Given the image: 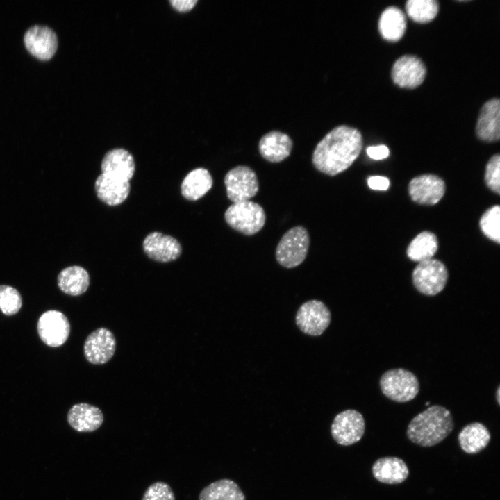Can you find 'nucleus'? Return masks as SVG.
Instances as JSON below:
<instances>
[{"mask_svg":"<svg viewBox=\"0 0 500 500\" xmlns=\"http://www.w3.org/2000/svg\"><path fill=\"white\" fill-rule=\"evenodd\" d=\"M362 148V137L356 128L338 126L329 131L317 144L312 157L314 167L333 176L348 169Z\"/></svg>","mask_w":500,"mask_h":500,"instance_id":"f257e3e1","label":"nucleus"},{"mask_svg":"<svg viewBox=\"0 0 500 500\" xmlns=\"http://www.w3.org/2000/svg\"><path fill=\"white\" fill-rule=\"evenodd\" d=\"M454 422L449 410L433 405L414 417L408 425L406 435L410 441L424 447L435 446L453 431Z\"/></svg>","mask_w":500,"mask_h":500,"instance_id":"f03ea898","label":"nucleus"},{"mask_svg":"<svg viewBox=\"0 0 500 500\" xmlns=\"http://www.w3.org/2000/svg\"><path fill=\"white\" fill-rule=\"evenodd\" d=\"M379 385L386 397L398 403L412 400L419 392V382L417 376L403 368L385 372L380 378Z\"/></svg>","mask_w":500,"mask_h":500,"instance_id":"7ed1b4c3","label":"nucleus"},{"mask_svg":"<svg viewBox=\"0 0 500 500\" xmlns=\"http://www.w3.org/2000/svg\"><path fill=\"white\" fill-rule=\"evenodd\" d=\"M224 219L234 230L252 235L262 228L266 215L260 205L248 200L231 204L225 211Z\"/></svg>","mask_w":500,"mask_h":500,"instance_id":"20e7f679","label":"nucleus"},{"mask_svg":"<svg viewBox=\"0 0 500 500\" xmlns=\"http://www.w3.org/2000/svg\"><path fill=\"white\" fill-rule=\"evenodd\" d=\"M310 246V236L306 228L297 226L281 238L276 249L277 262L285 268H293L306 259Z\"/></svg>","mask_w":500,"mask_h":500,"instance_id":"39448f33","label":"nucleus"},{"mask_svg":"<svg viewBox=\"0 0 500 500\" xmlns=\"http://www.w3.org/2000/svg\"><path fill=\"white\" fill-rule=\"evenodd\" d=\"M448 271L440 260L429 259L419 262L412 274L413 285L420 293L435 296L446 286Z\"/></svg>","mask_w":500,"mask_h":500,"instance_id":"423d86ee","label":"nucleus"},{"mask_svg":"<svg viewBox=\"0 0 500 500\" xmlns=\"http://www.w3.org/2000/svg\"><path fill=\"white\" fill-rule=\"evenodd\" d=\"M224 181L227 197L233 203L248 201L258 192L256 174L248 166L232 168L225 175Z\"/></svg>","mask_w":500,"mask_h":500,"instance_id":"0eeeda50","label":"nucleus"},{"mask_svg":"<svg viewBox=\"0 0 500 500\" xmlns=\"http://www.w3.org/2000/svg\"><path fill=\"white\" fill-rule=\"evenodd\" d=\"M365 431V422L360 412L348 409L338 413L331 426V434L340 445L349 446L359 442Z\"/></svg>","mask_w":500,"mask_h":500,"instance_id":"6e6552de","label":"nucleus"},{"mask_svg":"<svg viewBox=\"0 0 500 500\" xmlns=\"http://www.w3.org/2000/svg\"><path fill=\"white\" fill-rule=\"evenodd\" d=\"M331 319L329 309L322 301L316 299L300 306L295 317L296 324L300 331L312 336L322 335L329 326Z\"/></svg>","mask_w":500,"mask_h":500,"instance_id":"1a4fd4ad","label":"nucleus"},{"mask_svg":"<svg viewBox=\"0 0 500 500\" xmlns=\"http://www.w3.org/2000/svg\"><path fill=\"white\" fill-rule=\"evenodd\" d=\"M38 331L40 339L47 345L57 347L68 338L70 324L67 317L60 311L50 310L39 318Z\"/></svg>","mask_w":500,"mask_h":500,"instance_id":"9d476101","label":"nucleus"},{"mask_svg":"<svg viewBox=\"0 0 500 500\" xmlns=\"http://www.w3.org/2000/svg\"><path fill=\"white\" fill-rule=\"evenodd\" d=\"M84 355L87 360L94 365L108 362L116 349V340L108 328L101 327L92 331L84 343Z\"/></svg>","mask_w":500,"mask_h":500,"instance_id":"9b49d317","label":"nucleus"},{"mask_svg":"<svg viewBox=\"0 0 500 500\" xmlns=\"http://www.w3.org/2000/svg\"><path fill=\"white\" fill-rule=\"evenodd\" d=\"M24 42L31 54L42 60L51 58L58 48L56 32L42 24L30 26L24 35Z\"/></svg>","mask_w":500,"mask_h":500,"instance_id":"f8f14e48","label":"nucleus"},{"mask_svg":"<svg viewBox=\"0 0 500 500\" xmlns=\"http://www.w3.org/2000/svg\"><path fill=\"white\" fill-rule=\"evenodd\" d=\"M426 72V67L421 59L412 55H404L394 62L391 76L398 86L415 88L422 83Z\"/></svg>","mask_w":500,"mask_h":500,"instance_id":"ddd939ff","label":"nucleus"},{"mask_svg":"<svg viewBox=\"0 0 500 500\" xmlns=\"http://www.w3.org/2000/svg\"><path fill=\"white\" fill-rule=\"evenodd\" d=\"M142 247L149 258L160 262L175 260L182 253L181 245L176 238L157 231L145 237Z\"/></svg>","mask_w":500,"mask_h":500,"instance_id":"4468645a","label":"nucleus"},{"mask_svg":"<svg viewBox=\"0 0 500 500\" xmlns=\"http://www.w3.org/2000/svg\"><path fill=\"white\" fill-rule=\"evenodd\" d=\"M408 192L414 201L420 204L433 205L442 198L445 183L435 175H421L410 181Z\"/></svg>","mask_w":500,"mask_h":500,"instance_id":"2eb2a0df","label":"nucleus"},{"mask_svg":"<svg viewBox=\"0 0 500 500\" xmlns=\"http://www.w3.org/2000/svg\"><path fill=\"white\" fill-rule=\"evenodd\" d=\"M477 137L485 142H496L500 137V102L492 99L482 106L476 126Z\"/></svg>","mask_w":500,"mask_h":500,"instance_id":"dca6fc26","label":"nucleus"},{"mask_svg":"<svg viewBox=\"0 0 500 500\" xmlns=\"http://www.w3.org/2000/svg\"><path fill=\"white\" fill-rule=\"evenodd\" d=\"M135 165L133 156L124 149L108 151L101 162L102 174L129 181L133 176Z\"/></svg>","mask_w":500,"mask_h":500,"instance_id":"f3484780","label":"nucleus"},{"mask_svg":"<svg viewBox=\"0 0 500 500\" xmlns=\"http://www.w3.org/2000/svg\"><path fill=\"white\" fill-rule=\"evenodd\" d=\"M97 197L104 203L115 206L122 203L128 197L129 181L101 174L94 183Z\"/></svg>","mask_w":500,"mask_h":500,"instance_id":"a211bd4d","label":"nucleus"},{"mask_svg":"<svg viewBox=\"0 0 500 500\" xmlns=\"http://www.w3.org/2000/svg\"><path fill=\"white\" fill-rule=\"evenodd\" d=\"M292 149V141L285 133L272 131L265 134L258 144L262 158L271 162H279L287 158Z\"/></svg>","mask_w":500,"mask_h":500,"instance_id":"6ab92c4d","label":"nucleus"},{"mask_svg":"<svg viewBox=\"0 0 500 500\" xmlns=\"http://www.w3.org/2000/svg\"><path fill=\"white\" fill-rule=\"evenodd\" d=\"M67 421L72 428L78 432H92L103 422L101 410L92 405L81 403L74 405L67 414Z\"/></svg>","mask_w":500,"mask_h":500,"instance_id":"aec40b11","label":"nucleus"},{"mask_svg":"<svg viewBox=\"0 0 500 500\" xmlns=\"http://www.w3.org/2000/svg\"><path fill=\"white\" fill-rule=\"evenodd\" d=\"M374 477L385 484H399L406 480L409 469L406 462L398 457L386 456L376 460L372 465Z\"/></svg>","mask_w":500,"mask_h":500,"instance_id":"412c9836","label":"nucleus"},{"mask_svg":"<svg viewBox=\"0 0 500 500\" xmlns=\"http://www.w3.org/2000/svg\"><path fill=\"white\" fill-rule=\"evenodd\" d=\"M491 435L488 428L481 422H472L462 428L458 435L461 449L468 454H476L489 444Z\"/></svg>","mask_w":500,"mask_h":500,"instance_id":"4be33fe9","label":"nucleus"},{"mask_svg":"<svg viewBox=\"0 0 500 500\" xmlns=\"http://www.w3.org/2000/svg\"><path fill=\"white\" fill-rule=\"evenodd\" d=\"M212 178L205 168L199 167L190 172L181 185L183 197L187 200L197 201L203 197L212 186Z\"/></svg>","mask_w":500,"mask_h":500,"instance_id":"5701e85b","label":"nucleus"},{"mask_svg":"<svg viewBox=\"0 0 500 500\" xmlns=\"http://www.w3.org/2000/svg\"><path fill=\"white\" fill-rule=\"evenodd\" d=\"M406 29V16L399 8L390 6L381 13L378 21V30L385 40L397 42L402 38Z\"/></svg>","mask_w":500,"mask_h":500,"instance_id":"b1692460","label":"nucleus"},{"mask_svg":"<svg viewBox=\"0 0 500 500\" xmlns=\"http://www.w3.org/2000/svg\"><path fill=\"white\" fill-rule=\"evenodd\" d=\"M90 285L88 272L82 267L70 266L58 276V285L65 294L78 296L83 294Z\"/></svg>","mask_w":500,"mask_h":500,"instance_id":"393cba45","label":"nucleus"},{"mask_svg":"<svg viewBox=\"0 0 500 500\" xmlns=\"http://www.w3.org/2000/svg\"><path fill=\"white\" fill-rule=\"evenodd\" d=\"M199 500H246V497L235 481L223 478L205 487L199 494Z\"/></svg>","mask_w":500,"mask_h":500,"instance_id":"a878e982","label":"nucleus"},{"mask_svg":"<svg viewBox=\"0 0 500 500\" xmlns=\"http://www.w3.org/2000/svg\"><path fill=\"white\" fill-rule=\"evenodd\" d=\"M438 242L433 233L424 231L418 234L410 243L407 255L415 262L431 259L438 250Z\"/></svg>","mask_w":500,"mask_h":500,"instance_id":"bb28decb","label":"nucleus"},{"mask_svg":"<svg viewBox=\"0 0 500 500\" xmlns=\"http://www.w3.org/2000/svg\"><path fill=\"white\" fill-rule=\"evenodd\" d=\"M406 10L414 22L427 23L436 17L439 3L435 0H408L406 3Z\"/></svg>","mask_w":500,"mask_h":500,"instance_id":"cd10ccee","label":"nucleus"},{"mask_svg":"<svg viewBox=\"0 0 500 500\" xmlns=\"http://www.w3.org/2000/svg\"><path fill=\"white\" fill-rule=\"evenodd\" d=\"M500 208L494 206L482 215L479 225L485 236L494 242H500Z\"/></svg>","mask_w":500,"mask_h":500,"instance_id":"c85d7f7f","label":"nucleus"},{"mask_svg":"<svg viewBox=\"0 0 500 500\" xmlns=\"http://www.w3.org/2000/svg\"><path fill=\"white\" fill-rule=\"evenodd\" d=\"M22 305V299L18 290L9 285H0V310L4 315L16 314Z\"/></svg>","mask_w":500,"mask_h":500,"instance_id":"c756f323","label":"nucleus"},{"mask_svg":"<svg viewBox=\"0 0 500 500\" xmlns=\"http://www.w3.org/2000/svg\"><path fill=\"white\" fill-rule=\"evenodd\" d=\"M488 187L493 192L500 193V156L494 155L488 161L485 174Z\"/></svg>","mask_w":500,"mask_h":500,"instance_id":"7c9ffc66","label":"nucleus"},{"mask_svg":"<svg viewBox=\"0 0 500 500\" xmlns=\"http://www.w3.org/2000/svg\"><path fill=\"white\" fill-rule=\"evenodd\" d=\"M142 500H176L171 487L166 483L157 481L150 485Z\"/></svg>","mask_w":500,"mask_h":500,"instance_id":"2f4dec72","label":"nucleus"},{"mask_svg":"<svg viewBox=\"0 0 500 500\" xmlns=\"http://www.w3.org/2000/svg\"><path fill=\"white\" fill-rule=\"evenodd\" d=\"M369 158L374 160H382L388 157L390 150L385 145L369 146L366 149Z\"/></svg>","mask_w":500,"mask_h":500,"instance_id":"473e14b6","label":"nucleus"},{"mask_svg":"<svg viewBox=\"0 0 500 500\" xmlns=\"http://www.w3.org/2000/svg\"><path fill=\"white\" fill-rule=\"evenodd\" d=\"M367 184L372 190H386L390 187V180L385 176H374L369 177Z\"/></svg>","mask_w":500,"mask_h":500,"instance_id":"72a5a7b5","label":"nucleus"},{"mask_svg":"<svg viewBox=\"0 0 500 500\" xmlns=\"http://www.w3.org/2000/svg\"><path fill=\"white\" fill-rule=\"evenodd\" d=\"M171 4L177 10L185 12L190 10L197 3V0H171Z\"/></svg>","mask_w":500,"mask_h":500,"instance_id":"f704fd0d","label":"nucleus"},{"mask_svg":"<svg viewBox=\"0 0 500 500\" xmlns=\"http://www.w3.org/2000/svg\"><path fill=\"white\" fill-rule=\"evenodd\" d=\"M499 396H500V388H499V386H498V388L497 389V392H496V399H497V401L499 405L500 404Z\"/></svg>","mask_w":500,"mask_h":500,"instance_id":"c9c22d12","label":"nucleus"},{"mask_svg":"<svg viewBox=\"0 0 500 500\" xmlns=\"http://www.w3.org/2000/svg\"><path fill=\"white\" fill-rule=\"evenodd\" d=\"M429 404H430V402H426V406H428Z\"/></svg>","mask_w":500,"mask_h":500,"instance_id":"e433bc0d","label":"nucleus"}]
</instances>
